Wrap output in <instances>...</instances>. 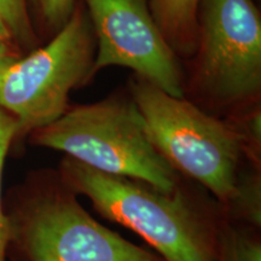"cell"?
Returning a JSON list of instances; mask_svg holds the SVG:
<instances>
[{"label": "cell", "instance_id": "6da1fadb", "mask_svg": "<svg viewBox=\"0 0 261 261\" xmlns=\"http://www.w3.org/2000/svg\"><path fill=\"white\" fill-rule=\"evenodd\" d=\"M62 178L104 219L143 238L165 261H212L225 223L219 202L181 177L171 191L107 174L64 156Z\"/></svg>", "mask_w": 261, "mask_h": 261}, {"label": "cell", "instance_id": "7a4b0ae2", "mask_svg": "<svg viewBox=\"0 0 261 261\" xmlns=\"http://www.w3.org/2000/svg\"><path fill=\"white\" fill-rule=\"evenodd\" d=\"M58 169L29 172L3 195L10 261H165L94 219Z\"/></svg>", "mask_w": 261, "mask_h": 261}, {"label": "cell", "instance_id": "3957f363", "mask_svg": "<svg viewBox=\"0 0 261 261\" xmlns=\"http://www.w3.org/2000/svg\"><path fill=\"white\" fill-rule=\"evenodd\" d=\"M28 138L33 145L57 150L96 171L149 182L160 190H173L181 178L151 143L130 96L69 107Z\"/></svg>", "mask_w": 261, "mask_h": 261}, {"label": "cell", "instance_id": "277c9868", "mask_svg": "<svg viewBox=\"0 0 261 261\" xmlns=\"http://www.w3.org/2000/svg\"><path fill=\"white\" fill-rule=\"evenodd\" d=\"M130 97L150 140L168 165L204 188L219 204L226 202L247 162L230 125L185 97L171 96L140 77L130 84Z\"/></svg>", "mask_w": 261, "mask_h": 261}, {"label": "cell", "instance_id": "5b68a950", "mask_svg": "<svg viewBox=\"0 0 261 261\" xmlns=\"http://www.w3.org/2000/svg\"><path fill=\"white\" fill-rule=\"evenodd\" d=\"M94 56L96 37L89 14L76 5L46 45L0 71V108L17 122V142L67 112L71 91L93 75Z\"/></svg>", "mask_w": 261, "mask_h": 261}, {"label": "cell", "instance_id": "8992f818", "mask_svg": "<svg viewBox=\"0 0 261 261\" xmlns=\"http://www.w3.org/2000/svg\"><path fill=\"white\" fill-rule=\"evenodd\" d=\"M195 104L227 115L257 103L261 18L252 0H202Z\"/></svg>", "mask_w": 261, "mask_h": 261}, {"label": "cell", "instance_id": "52a82bcc", "mask_svg": "<svg viewBox=\"0 0 261 261\" xmlns=\"http://www.w3.org/2000/svg\"><path fill=\"white\" fill-rule=\"evenodd\" d=\"M96 37L93 75L107 67L132 69L174 97H185L178 56L150 11V0H85Z\"/></svg>", "mask_w": 261, "mask_h": 261}, {"label": "cell", "instance_id": "ba28073f", "mask_svg": "<svg viewBox=\"0 0 261 261\" xmlns=\"http://www.w3.org/2000/svg\"><path fill=\"white\" fill-rule=\"evenodd\" d=\"M202 0H150V11L175 54L191 55L197 46Z\"/></svg>", "mask_w": 261, "mask_h": 261}, {"label": "cell", "instance_id": "9c48e42d", "mask_svg": "<svg viewBox=\"0 0 261 261\" xmlns=\"http://www.w3.org/2000/svg\"><path fill=\"white\" fill-rule=\"evenodd\" d=\"M220 207L228 223L261 230V169L244 163L232 194Z\"/></svg>", "mask_w": 261, "mask_h": 261}, {"label": "cell", "instance_id": "30bf717a", "mask_svg": "<svg viewBox=\"0 0 261 261\" xmlns=\"http://www.w3.org/2000/svg\"><path fill=\"white\" fill-rule=\"evenodd\" d=\"M212 261H261V230L225 221Z\"/></svg>", "mask_w": 261, "mask_h": 261}, {"label": "cell", "instance_id": "8fae6325", "mask_svg": "<svg viewBox=\"0 0 261 261\" xmlns=\"http://www.w3.org/2000/svg\"><path fill=\"white\" fill-rule=\"evenodd\" d=\"M0 24L23 55L38 47L28 0H0Z\"/></svg>", "mask_w": 261, "mask_h": 261}, {"label": "cell", "instance_id": "7c38bea8", "mask_svg": "<svg viewBox=\"0 0 261 261\" xmlns=\"http://www.w3.org/2000/svg\"><path fill=\"white\" fill-rule=\"evenodd\" d=\"M17 135L18 127L16 120L0 108V261H8V226L3 208V173L10 150L17 142Z\"/></svg>", "mask_w": 261, "mask_h": 261}, {"label": "cell", "instance_id": "4fadbf2b", "mask_svg": "<svg viewBox=\"0 0 261 261\" xmlns=\"http://www.w3.org/2000/svg\"><path fill=\"white\" fill-rule=\"evenodd\" d=\"M28 3L38 23L52 34L67 23L76 6L75 0H28Z\"/></svg>", "mask_w": 261, "mask_h": 261}, {"label": "cell", "instance_id": "5bb4252c", "mask_svg": "<svg viewBox=\"0 0 261 261\" xmlns=\"http://www.w3.org/2000/svg\"><path fill=\"white\" fill-rule=\"evenodd\" d=\"M22 55L6 29L0 24V71Z\"/></svg>", "mask_w": 261, "mask_h": 261}]
</instances>
